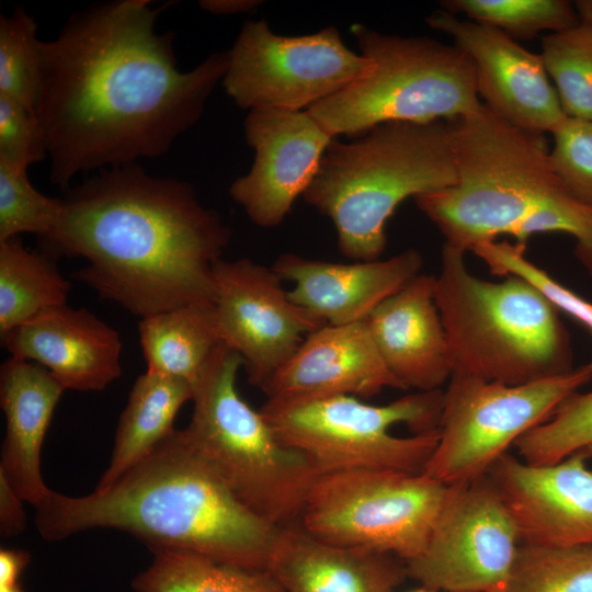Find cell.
Masks as SVG:
<instances>
[{
	"mask_svg": "<svg viewBox=\"0 0 592 592\" xmlns=\"http://www.w3.org/2000/svg\"><path fill=\"white\" fill-rule=\"evenodd\" d=\"M23 502L25 501L4 476L0 475V535L2 537L18 536L25 530L27 517Z\"/></svg>",
	"mask_w": 592,
	"mask_h": 592,
	"instance_id": "8d00e7d4",
	"label": "cell"
},
{
	"mask_svg": "<svg viewBox=\"0 0 592 592\" xmlns=\"http://www.w3.org/2000/svg\"><path fill=\"white\" fill-rule=\"evenodd\" d=\"M169 5L94 3L73 13L55 38L41 41L35 113L52 183L66 191L82 172L162 156L202 116L228 54L213 53L181 71L174 32L156 31Z\"/></svg>",
	"mask_w": 592,
	"mask_h": 592,
	"instance_id": "6da1fadb",
	"label": "cell"
},
{
	"mask_svg": "<svg viewBox=\"0 0 592 592\" xmlns=\"http://www.w3.org/2000/svg\"><path fill=\"white\" fill-rule=\"evenodd\" d=\"M244 135L254 161L231 183L229 194L257 226L276 227L316 178L334 138L307 110H251Z\"/></svg>",
	"mask_w": 592,
	"mask_h": 592,
	"instance_id": "9a60e30c",
	"label": "cell"
},
{
	"mask_svg": "<svg viewBox=\"0 0 592 592\" xmlns=\"http://www.w3.org/2000/svg\"><path fill=\"white\" fill-rule=\"evenodd\" d=\"M221 84L241 109L306 111L364 78L373 60L356 54L340 31L284 36L266 21H248L232 47Z\"/></svg>",
	"mask_w": 592,
	"mask_h": 592,
	"instance_id": "7c38bea8",
	"label": "cell"
},
{
	"mask_svg": "<svg viewBox=\"0 0 592 592\" xmlns=\"http://www.w3.org/2000/svg\"><path fill=\"white\" fill-rule=\"evenodd\" d=\"M261 3L259 0H201L198 5L212 14L231 15L250 12Z\"/></svg>",
	"mask_w": 592,
	"mask_h": 592,
	"instance_id": "f35d334b",
	"label": "cell"
},
{
	"mask_svg": "<svg viewBox=\"0 0 592 592\" xmlns=\"http://www.w3.org/2000/svg\"><path fill=\"white\" fill-rule=\"evenodd\" d=\"M371 71L307 111L334 138L360 137L388 122L453 121L481 105L474 66L455 45L352 27Z\"/></svg>",
	"mask_w": 592,
	"mask_h": 592,
	"instance_id": "ba28073f",
	"label": "cell"
},
{
	"mask_svg": "<svg viewBox=\"0 0 592 592\" xmlns=\"http://www.w3.org/2000/svg\"><path fill=\"white\" fill-rule=\"evenodd\" d=\"M592 379V362L567 374L504 385L453 374L444 391L437 445L423 475L447 486L487 475L530 430Z\"/></svg>",
	"mask_w": 592,
	"mask_h": 592,
	"instance_id": "8fae6325",
	"label": "cell"
},
{
	"mask_svg": "<svg viewBox=\"0 0 592 592\" xmlns=\"http://www.w3.org/2000/svg\"><path fill=\"white\" fill-rule=\"evenodd\" d=\"M592 458V453L588 456V459Z\"/></svg>",
	"mask_w": 592,
	"mask_h": 592,
	"instance_id": "7bdbcfd3",
	"label": "cell"
},
{
	"mask_svg": "<svg viewBox=\"0 0 592 592\" xmlns=\"http://www.w3.org/2000/svg\"><path fill=\"white\" fill-rule=\"evenodd\" d=\"M465 253L444 243L435 276L453 374L514 386L573 371L570 335L557 307L520 276L477 277Z\"/></svg>",
	"mask_w": 592,
	"mask_h": 592,
	"instance_id": "5b68a950",
	"label": "cell"
},
{
	"mask_svg": "<svg viewBox=\"0 0 592 592\" xmlns=\"http://www.w3.org/2000/svg\"><path fill=\"white\" fill-rule=\"evenodd\" d=\"M71 284L47 253L27 250L19 237L0 241V334L67 304Z\"/></svg>",
	"mask_w": 592,
	"mask_h": 592,
	"instance_id": "4316f807",
	"label": "cell"
},
{
	"mask_svg": "<svg viewBox=\"0 0 592 592\" xmlns=\"http://www.w3.org/2000/svg\"><path fill=\"white\" fill-rule=\"evenodd\" d=\"M520 458L532 465L560 462L571 455L592 453V392H574L546 422L514 444Z\"/></svg>",
	"mask_w": 592,
	"mask_h": 592,
	"instance_id": "4dcf8cb0",
	"label": "cell"
},
{
	"mask_svg": "<svg viewBox=\"0 0 592 592\" xmlns=\"http://www.w3.org/2000/svg\"><path fill=\"white\" fill-rule=\"evenodd\" d=\"M36 30L34 18L23 7L0 16V95L33 112L41 79V39Z\"/></svg>",
	"mask_w": 592,
	"mask_h": 592,
	"instance_id": "1f68e13d",
	"label": "cell"
},
{
	"mask_svg": "<svg viewBox=\"0 0 592 592\" xmlns=\"http://www.w3.org/2000/svg\"><path fill=\"white\" fill-rule=\"evenodd\" d=\"M498 592H592V546L521 544Z\"/></svg>",
	"mask_w": 592,
	"mask_h": 592,
	"instance_id": "f1b7e54d",
	"label": "cell"
},
{
	"mask_svg": "<svg viewBox=\"0 0 592 592\" xmlns=\"http://www.w3.org/2000/svg\"><path fill=\"white\" fill-rule=\"evenodd\" d=\"M582 454L532 465L509 453L487 478L502 499L523 545L592 546V468Z\"/></svg>",
	"mask_w": 592,
	"mask_h": 592,
	"instance_id": "e0dca14e",
	"label": "cell"
},
{
	"mask_svg": "<svg viewBox=\"0 0 592 592\" xmlns=\"http://www.w3.org/2000/svg\"><path fill=\"white\" fill-rule=\"evenodd\" d=\"M214 319L219 340L243 361L249 383L261 389L325 323L295 304L272 267L250 259L214 265Z\"/></svg>",
	"mask_w": 592,
	"mask_h": 592,
	"instance_id": "5bb4252c",
	"label": "cell"
},
{
	"mask_svg": "<svg viewBox=\"0 0 592 592\" xmlns=\"http://www.w3.org/2000/svg\"><path fill=\"white\" fill-rule=\"evenodd\" d=\"M61 206V197L44 195L31 184L26 170L0 162V241L24 232L45 237L54 228Z\"/></svg>",
	"mask_w": 592,
	"mask_h": 592,
	"instance_id": "836d02e7",
	"label": "cell"
},
{
	"mask_svg": "<svg viewBox=\"0 0 592 592\" xmlns=\"http://www.w3.org/2000/svg\"><path fill=\"white\" fill-rule=\"evenodd\" d=\"M443 402L444 391L437 389L384 406L346 395L266 400L260 411L319 476L357 469L420 474L437 445Z\"/></svg>",
	"mask_w": 592,
	"mask_h": 592,
	"instance_id": "9c48e42d",
	"label": "cell"
},
{
	"mask_svg": "<svg viewBox=\"0 0 592 592\" xmlns=\"http://www.w3.org/2000/svg\"><path fill=\"white\" fill-rule=\"evenodd\" d=\"M494 275L520 276L537 287L560 312H565L592 333V303L566 287L526 257V243L489 241L473 251Z\"/></svg>",
	"mask_w": 592,
	"mask_h": 592,
	"instance_id": "d6a6232c",
	"label": "cell"
},
{
	"mask_svg": "<svg viewBox=\"0 0 592 592\" xmlns=\"http://www.w3.org/2000/svg\"><path fill=\"white\" fill-rule=\"evenodd\" d=\"M192 395L184 379L149 371L140 375L119 417L112 456L96 488L114 482L171 434L177 413Z\"/></svg>",
	"mask_w": 592,
	"mask_h": 592,
	"instance_id": "cb8c5ba5",
	"label": "cell"
},
{
	"mask_svg": "<svg viewBox=\"0 0 592 592\" xmlns=\"http://www.w3.org/2000/svg\"><path fill=\"white\" fill-rule=\"evenodd\" d=\"M46 158L45 136L36 113L0 95V162L27 171Z\"/></svg>",
	"mask_w": 592,
	"mask_h": 592,
	"instance_id": "d590c367",
	"label": "cell"
},
{
	"mask_svg": "<svg viewBox=\"0 0 592 592\" xmlns=\"http://www.w3.org/2000/svg\"><path fill=\"white\" fill-rule=\"evenodd\" d=\"M423 258L407 249L386 260L337 263L296 253L281 254L272 269L293 284L292 300L325 325L364 321L387 297L420 274Z\"/></svg>",
	"mask_w": 592,
	"mask_h": 592,
	"instance_id": "ffe728a7",
	"label": "cell"
},
{
	"mask_svg": "<svg viewBox=\"0 0 592 592\" xmlns=\"http://www.w3.org/2000/svg\"><path fill=\"white\" fill-rule=\"evenodd\" d=\"M451 491L452 486L422 473L322 475L308 493L299 525L327 544L391 554L407 562L425 548Z\"/></svg>",
	"mask_w": 592,
	"mask_h": 592,
	"instance_id": "30bf717a",
	"label": "cell"
},
{
	"mask_svg": "<svg viewBox=\"0 0 592 592\" xmlns=\"http://www.w3.org/2000/svg\"><path fill=\"white\" fill-rule=\"evenodd\" d=\"M385 388L403 389L360 321L325 325L309 333L261 390L267 400L291 401L340 395L369 398Z\"/></svg>",
	"mask_w": 592,
	"mask_h": 592,
	"instance_id": "ac0fdd59",
	"label": "cell"
},
{
	"mask_svg": "<svg viewBox=\"0 0 592 592\" xmlns=\"http://www.w3.org/2000/svg\"><path fill=\"white\" fill-rule=\"evenodd\" d=\"M65 387L44 366L15 357L0 368L5 417L0 475L35 509L52 493L41 469L42 446Z\"/></svg>",
	"mask_w": 592,
	"mask_h": 592,
	"instance_id": "7402d4cb",
	"label": "cell"
},
{
	"mask_svg": "<svg viewBox=\"0 0 592 592\" xmlns=\"http://www.w3.org/2000/svg\"><path fill=\"white\" fill-rule=\"evenodd\" d=\"M132 581L135 592H286L267 569L220 562L177 549L152 550Z\"/></svg>",
	"mask_w": 592,
	"mask_h": 592,
	"instance_id": "484cf974",
	"label": "cell"
},
{
	"mask_svg": "<svg viewBox=\"0 0 592 592\" xmlns=\"http://www.w3.org/2000/svg\"><path fill=\"white\" fill-rule=\"evenodd\" d=\"M551 135L556 174L574 197L592 207V122L566 116Z\"/></svg>",
	"mask_w": 592,
	"mask_h": 592,
	"instance_id": "e575fe53",
	"label": "cell"
},
{
	"mask_svg": "<svg viewBox=\"0 0 592 592\" xmlns=\"http://www.w3.org/2000/svg\"><path fill=\"white\" fill-rule=\"evenodd\" d=\"M412 592H435V591L422 587L421 589L412 591Z\"/></svg>",
	"mask_w": 592,
	"mask_h": 592,
	"instance_id": "b9f144b4",
	"label": "cell"
},
{
	"mask_svg": "<svg viewBox=\"0 0 592 592\" xmlns=\"http://www.w3.org/2000/svg\"><path fill=\"white\" fill-rule=\"evenodd\" d=\"M1 339L12 357L44 366L65 389L100 391L122 374L118 332L86 308L47 309Z\"/></svg>",
	"mask_w": 592,
	"mask_h": 592,
	"instance_id": "d6986e66",
	"label": "cell"
},
{
	"mask_svg": "<svg viewBox=\"0 0 592 592\" xmlns=\"http://www.w3.org/2000/svg\"><path fill=\"white\" fill-rule=\"evenodd\" d=\"M35 510L36 528L49 542L114 528L151 551L258 569L269 568L282 530L242 503L177 429L107 487L82 497L52 491Z\"/></svg>",
	"mask_w": 592,
	"mask_h": 592,
	"instance_id": "3957f363",
	"label": "cell"
},
{
	"mask_svg": "<svg viewBox=\"0 0 592 592\" xmlns=\"http://www.w3.org/2000/svg\"><path fill=\"white\" fill-rule=\"evenodd\" d=\"M31 560L27 551L22 549H0V584H14Z\"/></svg>",
	"mask_w": 592,
	"mask_h": 592,
	"instance_id": "74e56055",
	"label": "cell"
},
{
	"mask_svg": "<svg viewBox=\"0 0 592 592\" xmlns=\"http://www.w3.org/2000/svg\"><path fill=\"white\" fill-rule=\"evenodd\" d=\"M45 253L82 257L73 276L141 318L213 305L214 265L231 231L193 186L152 177L137 162L69 187Z\"/></svg>",
	"mask_w": 592,
	"mask_h": 592,
	"instance_id": "7a4b0ae2",
	"label": "cell"
},
{
	"mask_svg": "<svg viewBox=\"0 0 592 592\" xmlns=\"http://www.w3.org/2000/svg\"><path fill=\"white\" fill-rule=\"evenodd\" d=\"M267 569L286 592H394L408 578L391 554L327 544L299 524L282 527Z\"/></svg>",
	"mask_w": 592,
	"mask_h": 592,
	"instance_id": "603a6c76",
	"label": "cell"
},
{
	"mask_svg": "<svg viewBox=\"0 0 592 592\" xmlns=\"http://www.w3.org/2000/svg\"><path fill=\"white\" fill-rule=\"evenodd\" d=\"M364 322L382 360L403 389L437 390L452 377L434 275H417L383 300Z\"/></svg>",
	"mask_w": 592,
	"mask_h": 592,
	"instance_id": "44dd1931",
	"label": "cell"
},
{
	"mask_svg": "<svg viewBox=\"0 0 592 592\" xmlns=\"http://www.w3.org/2000/svg\"><path fill=\"white\" fill-rule=\"evenodd\" d=\"M425 22L452 37L454 45L468 56L479 99L494 114L542 135L551 134L566 117L540 54L527 50L499 29L442 9Z\"/></svg>",
	"mask_w": 592,
	"mask_h": 592,
	"instance_id": "2e32d148",
	"label": "cell"
},
{
	"mask_svg": "<svg viewBox=\"0 0 592 592\" xmlns=\"http://www.w3.org/2000/svg\"><path fill=\"white\" fill-rule=\"evenodd\" d=\"M139 338L147 371L192 384L221 343L213 305H190L141 318Z\"/></svg>",
	"mask_w": 592,
	"mask_h": 592,
	"instance_id": "d4e9b609",
	"label": "cell"
},
{
	"mask_svg": "<svg viewBox=\"0 0 592 592\" xmlns=\"http://www.w3.org/2000/svg\"><path fill=\"white\" fill-rule=\"evenodd\" d=\"M521 545L502 499L487 478L452 486L423 551L407 576L444 592H498Z\"/></svg>",
	"mask_w": 592,
	"mask_h": 592,
	"instance_id": "4fadbf2b",
	"label": "cell"
},
{
	"mask_svg": "<svg viewBox=\"0 0 592 592\" xmlns=\"http://www.w3.org/2000/svg\"><path fill=\"white\" fill-rule=\"evenodd\" d=\"M574 8L580 22L592 26V0H579L574 2Z\"/></svg>",
	"mask_w": 592,
	"mask_h": 592,
	"instance_id": "ab89813d",
	"label": "cell"
},
{
	"mask_svg": "<svg viewBox=\"0 0 592 592\" xmlns=\"http://www.w3.org/2000/svg\"><path fill=\"white\" fill-rule=\"evenodd\" d=\"M0 592H25L20 582L14 584H0Z\"/></svg>",
	"mask_w": 592,
	"mask_h": 592,
	"instance_id": "60d3db41",
	"label": "cell"
},
{
	"mask_svg": "<svg viewBox=\"0 0 592 592\" xmlns=\"http://www.w3.org/2000/svg\"><path fill=\"white\" fill-rule=\"evenodd\" d=\"M455 177L447 121L388 122L351 143L332 140L301 197L331 219L345 257L374 261L400 203L447 187Z\"/></svg>",
	"mask_w": 592,
	"mask_h": 592,
	"instance_id": "277c9868",
	"label": "cell"
},
{
	"mask_svg": "<svg viewBox=\"0 0 592 592\" xmlns=\"http://www.w3.org/2000/svg\"><path fill=\"white\" fill-rule=\"evenodd\" d=\"M440 4L513 39L531 41L543 31L556 33L580 23L574 4L567 0H444Z\"/></svg>",
	"mask_w": 592,
	"mask_h": 592,
	"instance_id": "f546056e",
	"label": "cell"
},
{
	"mask_svg": "<svg viewBox=\"0 0 592 592\" xmlns=\"http://www.w3.org/2000/svg\"><path fill=\"white\" fill-rule=\"evenodd\" d=\"M540 57L566 116L592 122V26L545 35Z\"/></svg>",
	"mask_w": 592,
	"mask_h": 592,
	"instance_id": "83f0119b",
	"label": "cell"
},
{
	"mask_svg": "<svg viewBox=\"0 0 592 592\" xmlns=\"http://www.w3.org/2000/svg\"><path fill=\"white\" fill-rule=\"evenodd\" d=\"M241 356L220 343L192 384L193 413L183 433L232 493L278 527L299 524L319 477L308 459L284 444L260 410L238 392Z\"/></svg>",
	"mask_w": 592,
	"mask_h": 592,
	"instance_id": "52a82bcc",
	"label": "cell"
},
{
	"mask_svg": "<svg viewBox=\"0 0 592 592\" xmlns=\"http://www.w3.org/2000/svg\"><path fill=\"white\" fill-rule=\"evenodd\" d=\"M447 122L455 183L414 197L444 243L468 252L500 236L513 237L565 187L545 135L509 123L483 103Z\"/></svg>",
	"mask_w": 592,
	"mask_h": 592,
	"instance_id": "8992f818",
	"label": "cell"
}]
</instances>
